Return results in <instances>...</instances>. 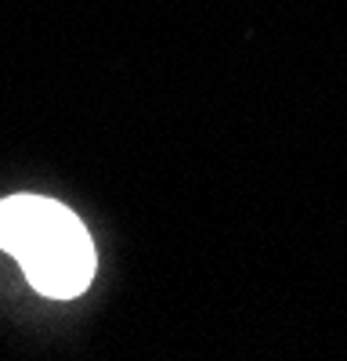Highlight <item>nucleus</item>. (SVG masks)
Wrapping results in <instances>:
<instances>
[{"mask_svg": "<svg viewBox=\"0 0 347 361\" xmlns=\"http://www.w3.org/2000/svg\"><path fill=\"white\" fill-rule=\"evenodd\" d=\"M0 250L11 253L25 282L51 300H73L95 282V243L73 209L44 195L0 202Z\"/></svg>", "mask_w": 347, "mask_h": 361, "instance_id": "f257e3e1", "label": "nucleus"}]
</instances>
